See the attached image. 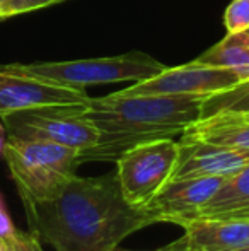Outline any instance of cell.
Segmentation results:
<instances>
[{"instance_id": "3", "label": "cell", "mask_w": 249, "mask_h": 251, "mask_svg": "<svg viewBox=\"0 0 249 251\" xmlns=\"http://www.w3.org/2000/svg\"><path fill=\"white\" fill-rule=\"evenodd\" d=\"M79 154L77 149L60 144L7 135L2 157L21 200H45L77 175Z\"/></svg>"}, {"instance_id": "26", "label": "cell", "mask_w": 249, "mask_h": 251, "mask_svg": "<svg viewBox=\"0 0 249 251\" xmlns=\"http://www.w3.org/2000/svg\"><path fill=\"white\" fill-rule=\"evenodd\" d=\"M3 2H5V0H0V5H2V3H3Z\"/></svg>"}, {"instance_id": "12", "label": "cell", "mask_w": 249, "mask_h": 251, "mask_svg": "<svg viewBox=\"0 0 249 251\" xmlns=\"http://www.w3.org/2000/svg\"><path fill=\"white\" fill-rule=\"evenodd\" d=\"M198 217L249 219V164L224 181L215 195L200 208Z\"/></svg>"}, {"instance_id": "17", "label": "cell", "mask_w": 249, "mask_h": 251, "mask_svg": "<svg viewBox=\"0 0 249 251\" xmlns=\"http://www.w3.org/2000/svg\"><path fill=\"white\" fill-rule=\"evenodd\" d=\"M60 2H65V0H5L0 5V19L33 12V10L45 9V7L55 5V3H60Z\"/></svg>"}, {"instance_id": "24", "label": "cell", "mask_w": 249, "mask_h": 251, "mask_svg": "<svg viewBox=\"0 0 249 251\" xmlns=\"http://www.w3.org/2000/svg\"><path fill=\"white\" fill-rule=\"evenodd\" d=\"M234 116H241V118H244V120H248V122H249V115H234Z\"/></svg>"}, {"instance_id": "8", "label": "cell", "mask_w": 249, "mask_h": 251, "mask_svg": "<svg viewBox=\"0 0 249 251\" xmlns=\"http://www.w3.org/2000/svg\"><path fill=\"white\" fill-rule=\"evenodd\" d=\"M89 100L91 96L84 89L67 87L0 65V116L45 106L86 104Z\"/></svg>"}, {"instance_id": "16", "label": "cell", "mask_w": 249, "mask_h": 251, "mask_svg": "<svg viewBox=\"0 0 249 251\" xmlns=\"http://www.w3.org/2000/svg\"><path fill=\"white\" fill-rule=\"evenodd\" d=\"M224 26L227 33L249 29V0H232L224 12Z\"/></svg>"}, {"instance_id": "2", "label": "cell", "mask_w": 249, "mask_h": 251, "mask_svg": "<svg viewBox=\"0 0 249 251\" xmlns=\"http://www.w3.org/2000/svg\"><path fill=\"white\" fill-rule=\"evenodd\" d=\"M203 98L125 96L91 98L84 115L99 132L96 146L79 154V162H108L143 142L174 139L200 120Z\"/></svg>"}, {"instance_id": "7", "label": "cell", "mask_w": 249, "mask_h": 251, "mask_svg": "<svg viewBox=\"0 0 249 251\" xmlns=\"http://www.w3.org/2000/svg\"><path fill=\"white\" fill-rule=\"evenodd\" d=\"M241 82L237 74L227 69L212 65H202L198 62H189L180 67L164 69L150 79L133 82L132 86L118 91L125 96H195L206 98L219 91Z\"/></svg>"}, {"instance_id": "21", "label": "cell", "mask_w": 249, "mask_h": 251, "mask_svg": "<svg viewBox=\"0 0 249 251\" xmlns=\"http://www.w3.org/2000/svg\"><path fill=\"white\" fill-rule=\"evenodd\" d=\"M7 251H21L19 246L12 241V239H7Z\"/></svg>"}, {"instance_id": "13", "label": "cell", "mask_w": 249, "mask_h": 251, "mask_svg": "<svg viewBox=\"0 0 249 251\" xmlns=\"http://www.w3.org/2000/svg\"><path fill=\"white\" fill-rule=\"evenodd\" d=\"M183 135L215 146L249 151V122L241 116L220 115L198 120L184 130Z\"/></svg>"}, {"instance_id": "22", "label": "cell", "mask_w": 249, "mask_h": 251, "mask_svg": "<svg viewBox=\"0 0 249 251\" xmlns=\"http://www.w3.org/2000/svg\"><path fill=\"white\" fill-rule=\"evenodd\" d=\"M0 251H7V239L0 238Z\"/></svg>"}, {"instance_id": "15", "label": "cell", "mask_w": 249, "mask_h": 251, "mask_svg": "<svg viewBox=\"0 0 249 251\" xmlns=\"http://www.w3.org/2000/svg\"><path fill=\"white\" fill-rule=\"evenodd\" d=\"M220 115H249V79L203 98L200 120Z\"/></svg>"}, {"instance_id": "25", "label": "cell", "mask_w": 249, "mask_h": 251, "mask_svg": "<svg viewBox=\"0 0 249 251\" xmlns=\"http://www.w3.org/2000/svg\"><path fill=\"white\" fill-rule=\"evenodd\" d=\"M114 251H116V250H114ZM125 251H128V250H125ZM130 251H132V250H130ZM157 251H164L162 248H160V250H157Z\"/></svg>"}, {"instance_id": "18", "label": "cell", "mask_w": 249, "mask_h": 251, "mask_svg": "<svg viewBox=\"0 0 249 251\" xmlns=\"http://www.w3.org/2000/svg\"><path fill=\"white\" fill-rule=\"evenodd\" d=\"M9 239H12V241L19 246L21 251H45L43 246H41V241L38 238H34L31 232L16 231V234Z\"/></svg>"}, {"instance_id": "19", "label": "cell", "mask_w": 249, "mask_h": 251, "mask_svg": "<svg viewBox=\"0 0 249 251\" xmlns=\"http://www.w3.org/2000/svg\"><path fill=\"white\" fill-rule=\"evenodd\" d=\"M16 226H14L12 219H10V214L7 210L5 200H3V195L0 193V238L2 239H9L16 234Z\"/></svg>"}, {"instance_id": "6", "label": "cell", "mask_w": 249, "mask_h": 251, "mask_svg": "<svg viewBox=\"0 0 249 251\" xmlns=\"http://www.w3.org/2000/svg\"><path fill=\"white\" fill-rule=\"evenodd\" d=\"M178 161V142L159 139L132 147L116 159V178L132 207L143 210L171 179Z\"/></svg>"}, {"instance_id": "20", "label": "cell", "mask_w": 249, "mask_h": 251, "mask_svg": "<svg viewBox=\"0 0 249 251\" xmlns=\"http://www.w3.org/2000/svg\"><path fill=\"white\" fill-rule=\"evenodd\" d=\"M5 140H7V132H5V126H3L2 120H0V157H2L3 146H5Z\"/></svg>"}, {"instance_id": "11", "label": "cell", "mask_w": 249, "mask_h": 251, "mask_svg": "<svg viewBox=\"0 0 249 251\" xmlns=\"http://www.w3.org/2000/svg\"><path fill=\"white\" fill-rule=\"evenodd\" d=\"M181 227L184 234L164 251H234L249 245V219L198 217Z\"/></svg>"}, {"instance_id": "4", "label": "cell", "mask_w": 249, "mask_h": 251, "mask_svg": "<svg viewBox=\"0 0 249 251\" xmlns=\"http://www.w3.org/2000/svg\"><path fill=\"white\" fill-rule=\"evenodd\" d=\"M9 67L21 74L84 91L89 86L140 82L157 75L166 69V65H162L159 60L142 51L103 56V58L68 60V62L9 63Z\"/></svg>"}, {"instance_id": "10", "label": "cell", "mask_w": 249, "mask_h": 251, "mask_svg": "<svg viewBox=\"0 0 249 251\" xmlns=\"http://www.w3.org/2000/svg\"><path fill=\"white\" fill-rule=\"evenodd\" d=\"M249 164V151L215 146L181 135L178 142V161L171 179L196 176H229Z\"/></svg>"}, {"instance_id": "23", "label": "cell", "mask_w": 249, "mask_h": 251, "mask_svg": "<svg viewBox=\"0 0 249 251\" xmlns=\"http://www.w3.org/2000/svg\"><path fill=\"white\" fill-rule=\"evenodd\" d=\"M234 251H249V245L243 246V248H239V250H234Z\"/></svg>"}, {"instance_id": "14", "label": "cell", "mask_w": 249, "mask_h": 251, "mask_svg": "<svg viewBox=\"0 0 249 251\" xmlns=\"http://www.w3.org/2000/svg\"><path fill=\"white\" fill-rule=\"evenodd\" d=\"M195 62L227 69L237 74L241 80L249 79V29L227 33L226 38L196 56Z\"/></svg>"}, {"instance_id": "1", "label": "cell", "mask_w": 249, "mask_h": 251, "mask_svg": "<svg viewBox=\"0 0 249 251\" xmlns=\"http://www.w3.org/2000/svg\"><path fill=\"white\" fill-rule=\"evenodd\" d=\"M29 232L55 251H114L130 234L152 226L125 200L116 173L73 176L45 200L23 199Z\"/></svg>"}, {"instance_id": "5", "label": "cell", "mask_w": 249, "mask_h": 251, "mask_svg": "<svg viewBox=\"0 0 249 251\" xmlns=\"http://www.w3.org/2000/svg\"><path fill=\"white\" fill-rule=\"evenodd\" d=\"M86 104H60L24 109L0 116L7 135L46 140L84 152L96 146L97 128L84 115Z\"/></svg>"}, {"instance_id": "9", "label": "cell", "mask_w": 249, "mask_h": 251, "mask_svg": "<svg viewBox=\"0 0 249 251\" xmlns=\"http://www.w3.org/2000/svg\"><path fill=\"white\" fill-rule=\"evenodd\" d=\"M227 178L222 176H196V178L169 179L160 192L143 208L147 217L157 222L184 226L198 217V212Z\"/></svg>"}]
</instances>
